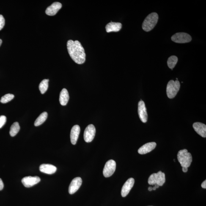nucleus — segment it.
Returning a JSON list of instances; mask_svg holds the SVG:
<instances>
[{
	"instance_id": "4",
	"label": "nucleus",
	"mask_w": 206,
	"mask_h": 206,
	"mask_svg": "<svg viewBox=\"0 0 206 206\" xmlns=\"http://www.w3.org/2000/svg\"><path fill=\"white\" fill-rule=\"evenodd\" d=\"M180 84L178 80H170L168 83L166 87V93L168 98H174L180 90Z\"/></svg>"
},
{
	"instance_id": "25",
	"label": "nucleus",
	"mask_w": 206,
	"mask_h": 206,
	"mask_svg": "<svg viewBox=\"0 0 206 206\" xmlns=\"http://www.w3.org/2000/svg\"><path fill=\"white\" fill-rule=\"evenodd\" d=\"M7 120V118L6 116L2 115L0 116V129L2 128L5 124Z\"/></svg>"
},
{
	"instance_id": "18",
	"label": "nucleus",
	"mask_w": 206,
	"mask_h": 206,
	"mask_svg": "<svg viewBox=\"0 0 206 206\" xmlns=\"http://www.w3.org/2000/svg\"><path fill=\"white\" fill-rule=\"evenodd\" d=\"M122 28V24L120 23L113 22L108 23L105 26L107 33L119 32Z\"/></svg>"
},
{
	"instance_id": "13",
	"label": "nucleus",
	"mask_w": 206,
	"mask_h": 206,
	"mask_svg": "<svg viewBox=\"0 0 206 206\" xmlns=\"http://www.w3.org/2000/svg\"><path fill=\"white\" fill-rule=\"evenodd\" d=\"M62 7V4L59 2L53 3L51 6L47 8L45 13L49 16L56 15Z\"/></svg>"
},
{
	"instance_id": "27",
	"label": "nucleus",
	"mask_w": 206,
	"mask_h": 206,
	"mask_svg": "<svg viewBox=\"0 0 206 206\" xmlns=\"http://www.w3.org/2000/svg\"><path fill=\"white\" fill-rule=\"evenodd\" d=\"M4 185L2 179L0 178V191H1L4 188Z\"/></svg>"
},
{
	"instance_id": "16",
	"label": "nucleus",
	"mask_w": 206,
	"mask_h": 206,
	"mask_svg": "<svg viewBox=\"0 0 206 206\" xmlns=\"http://www.w3.org/2000/svg\"><path fill=\"white\" fill-rule=\"evenodd\" d=\"M80 132L79 126L75 125L72 127L70 133L71 142L73 145L76 144Z\"/></svg>"
},
{
	"instance_id": "31",
	"label": "nucleus",
	"mask_w": 206,
	"mask_h": 206,
	"mask_svg": "<svg viewBox=\"0 0 206 206\" xmlns=\"http://www.w3.org/2000/svg\"><path fill=\"white\" fill-rule=\"evenodd\" d=\"M155 185V187L156 188H158L160 186L159 185H157V184H155V185Z\"/></svg>"
},
{
	"instance_id": "5",
	"label": "nucleus",
	"mask_w": 206,
	"mask_h": 206,
	"mask_svg": "<svg viewBox=\"0 0 206 206\" xmlns=\"http://www.w3.org/2000/svg\"><path fill=\"white\" fill-rule=\"evenodd\" d=\"M165 182V175L161 171L157 173H153L149 177L148 180L149 185H154L157 184L159 186H162Z\"/></svg>"
},
{
	"instance_id": "17",
	"label": "nucleus",
	"mask_w": 206,
	"mask_h": 206,
	"mask_svg": "<svg viewBox=\"0 0 206 206\" xmlns=\"http://www.w3.org/2000/svg\"><path fill=\"white\" fill-rule=\"evenodd\" d=\"M57 168L56 166L51 164H43L39 167L40 171L45 173L51 174L56 173Z\"/></svg>"
},
{
	"instance_id": "29",
	"label": "nucleus",
	"mask_w": 206,
	"mask_h": 206,
	"mask_svg": "<svg viewBox=\"0 0 206 206\" xmlns=\"http://www.w3.org/2000/svg\"><path fill=\"white\" fill-rule=\"evenodd\" d=\"M182 171H183V172H185V173H186L188 171V168L182 167Z\"/></svg>"
},
{
	"instance_id": "14",
	"label": "nucleus",
	"mask_w": 206,
	"mask_h": 206,
	"mask_svg": "<svg viewBox=\"0 0 206 206\" xmlns=\"http://www.w3.org/2000/svg\"><path fill=\"white\" fill-rule=\"evenodd\" d=\"M156 146V143L155 142L147 143L140 148L138 150V153L142 155L148 153L154 149Z\"/></svg>"
},
{
	"instance_id": "20",
	"label": "nucleus",
	"mask_w": 206,
	"mask_h": 206,
	"mask_svg": "<svg viewBox=\"0 0 206 206\" xmlns=\"http://www.w3.org/2000/svg\"><path fill=\"white\" fill-rule=\"evenodd\" d=\"M48 116V113L45 111L42 113L35 120L34 123V126H38L41 125L46 120Z\"/></svg>"
},
{
	"instance_id": "3",
	"label": "nucleus",
	"mask_w": 206,
	"mask_h": 206,
	"mask_svg": "<svg viewBox=\"0 0 206 206\" xmlns=\"http://www.w3.org/2000/svg\"><path fill=\"white\" fill-rule=\"evenodd\" d=\"M177 159L182 167H189L192 161L191 153L187 149H183L178 152L177 155Z\"/></svg>"
},
{
	"instance_id": "21",
	"label": "nucleus",
	"mask_w": 206,
	"mask_h": 206,
	"mask_svg": "<svg viewBox=\"0 0 206 206\" xmlns=\"http://www.w3.org/2000/svg\"><path fill=\"white\" fill-rule=\"evenodd\" d=\"M20 126L18 122H14L10 127V134L12 137H14L19 131Z\"/></svg>"
},
{
	"instance_id": "23",
	"label": "nucleus",
	"mask_w": 206,
	"mask_h": 206,
	"mask_svg": "<svg viewBox=\"0 0 206 206\" xmlns=\"http://www.w3.org/2000/svg\"><path fill=\"white\" fill-rule=\"evenodd\" d=\"M49 81V79L44 80L39 84V89L42 94H45L48 90Z\"/></svg>"
},
{
	"instance_id": "15",
	"label": "nucleus",
	"mask_w": 206,
	"mask_h": 206,
	"mask_svg": "<svg viewBox=\"0 0 206 206\" xmlns=\"http://www.w3.org/2000/svg\"><path fill=\"white\" fill-rule=\"evenodd\" d=\"M193 127L196 133L203 138L206 137V126L201 122H196L193 124Z\"/></svg>"
},
{
	"instance_id": "1",
	"label": "nucleus",
	"mask_w": 206,
	"mask_h": 206,
	"mask_svg": "<svg viewBox=\"0 0 206 206\" xmlns=\"http://www.w3.org/2000/svg\"><path fill=\"white\" fill-rule=\"evenodd\" d=\"M67 48L70 57L76 63H84L86 61V53L84 48L79 41L68 40Z\"/></svg>"
},
{
	"instance_id": "26",
	"label": "nucleus",
	"mask_w": 206,
	"mask_h": 206,
	"mask_svg": "<svg viewBox=\"0 0 206 206\" xmlns=\"http://www.w3.org/2000/svg\"><path fill=\"white\" fill-rule=\"evenodd\" d=\"M5 24V20L3 16L0 15V30L2 29Z\"/></svg>"
},
{
	"instance_id": "6",
	"label": "nucleus",
	"mask_w": 206,
	"mask_h": 206,
	"mask_svg": "<svg viewBox=\"0 0 206 206\" xmlns=\"http://www.w3.org/2000/svg\"><path fill=\"white\" fill-rule=\"evenodd\" d=\"M171 40L176 43H188L191 41L192 37L189 34L186 33H178L172 36Z\"/></svg>"
},
{
	"instance_id": "33",
	"label": "nucleus",
	"mask_w": 206,
	"mask_h": 206,
	"mask_svg": "<svg viewBox=\"0 0 206 206\" xmlns=\"http://www.w3.org/2000/svg\"><path fill=\"white\" fill-rule=\"evenodd\" d=\"M156 189H157V188H156L155 187V186H154V187H153V190H154V191H155V190Z\"/></svg>"
},
{
	"instance_id": "7",
	"label": "nucleus",
	"mask_w": 206,
	"mask_h": 206,
	"mask_svg": "<svg viewBox=\"0 0 206 206\" xmlns=\"http://www.w3.org/2000/svg\"><path fill=\"white\" fill-rule=\"evenodd\" d=\"M116 167V162L111 160L107 161L103 169V176L105 177H111L114 173Z\"/></svg>"
},
{
	"instance_id": "30",
	"label": "nucleus",
	"mask_w": 206,
	"mask_h": 206,
	"mask_svg": "<svg viewBox=\"0 0 206 206\" xmlns=\"http://www.w3.org/2000/svg\"><path fill=\"white\" fill-rule=\"evenodd\" d=\"M148 190L149 191H152L153 190V188H152V187H149L148 188Z\"/></svg>"
},
{
	"instance_id": "10",
	"label": "nucleus",
	"mask_w": 206,
	"mask_h": 206,
	"mask_svg": "<svg viewBox=\"0 0 206 206\" xmlns=\"http://www.w3.org/2000/svg\"><path fill=\"white\" fill-rule=\"evenodd\" d=\"M41 181L40 177H26L21 180L22 183L26 188H30L36 184L38 183Z\"/></svg>"
},
{
	"instance_id": "2",
	"label": "nucleus",
	"mask_w": 206,
	"mask_h": 206,
	"mask_svg": "<svg viewBox=\"0 0 206 206\" xmlns=\"http://www.w3.org/2000/svg\"><path fill=\"white\" fill-rule=\"evenodd\" d=\"M158 19V16L156 13L149 14L144 20L142 23V28L146 32L151 30L156 25Z\"/></svg>"
},
{
	"instance_id": "28",
	"label": "nucleus",
	"mask_w": 206,
	"mask_h": 206,
	"mask_svg": "<svg viewBox=\"0 0 206 206\" xmlns=\"http://www.w3.org/2000/svg\"><path fill=\"white\" fill-rule=\"evenodd\" d=\"M201 186H202V188L204 189H206V181L205 180L203 182V183L202 184V185H201Z\"/></svg>"
},
{
	"instance_id": "22",
	"label": "nucleus",
	"mask_w": 206,
	"mask_h": 206,
	"mask_svg": "<svg viewBox=\"0 0 206 206\" xmlns=\"http://www.w3.org/2000/svg\"><path fill=\"white\" fill-rule=\"evenodd\" d=\"M177 61H178V58L177 56H173L168 58L167 61V64L169 68L173 70V68L175 67L177 64Z\"/></svg>"
},
{
	"instance_id": "12",
	"label": "nucleus",
	"mask_w": 206,
	"mask_h": 206,
	"mask_svg": "<svg viewBox=\"0 0 206 206\" xmlns=\"http://www.w3.org/2000/svg\"><path fill=\"white\" fill-rule=\"evenodd\" d=\"M134 184V180L130 178L127 180L122 186L121 191V194L122 197H125L128 194Z\"/></svg>"
},
{
	"instance_id": "19",
	"label": "nucleus",
	"mask_w": 206,
	"mask_h": 206,
	"mask_svg": "<svg viewBox=\"0 0 206 206\" xmlns=\"http://www.w3.org/2000/svg\"><path fill=\"white\" fill-rule=\"evenodd\" d=\"M69 100V95L67 89L64 88L61 91L60 94L59 101L60 104L65 106L67 104Z\"/></svg>"
},
{
	"instance_id": "8",
	"label": "nucleus",
	"mask_w": 206,
	"mask_h": 206,
	"mask_svg": "<svg viewBox=\"0 0 206 206\" xmlns=\"http://www.w3.org/2000/svg\"><path fill=\"white\" fill-rule=\"evenodd\" d=\"M96 130L95 126L92 124H91L86 127L84 130V138L86 142H92L95 137Z\"/></svg>"
},
{
	"instance_id": "9",
	"label": "nucleus",
	"mask_w": 206,
	"mask_h": 206,
	"mask_svg": "<svg viewBox=\"0 0 206 206\" xmlns=\"http://www.w3.org/2000/svg\"><path fill=\"white\" fill-rule=\"evenodd\" d=\"M138 112L141 120L143 122H147L148 119L147 109L144 102L142 100L138 103Z\"/></svg>"
},
{
	"instance_id": "24",
	"label": "nucleus",
	"mask_w": 206,
	"mask_h": 206,
	"mask_svg": "<svg viewBox=\"0 0 206 206\" xmlns=\"http://www.w3.org/2000/svg\"><path fill=\"white\" fill-rule=\"evenodd\" d=\"M14 98V95L13 94H8L2 97L1 102L3 103H7L10 101Z\"/></svg>"
},
{
	"instance_id": "11",
	"label": "nucleus",
	"mask_w": 206,
	"mask_h": 206,
	"mask_svg": "<svg viewBox=\"0 0 206 206\" xmlns=\"http://www.w3.org/2000/svg\"><path fill=\"white\" fill-rule=\"evenodd\" d=\"M82 180L80 177H76L73 179L69 187V193L73 194L76 192L81 187Z\"/></svg>"
},
{
	"instance_id": "32",
	"label": "nucleus",
	"mask_w": 206,
	"mask_h": 206,
	"mask_svg": "<svg viewBox=\"0 0 206 206\" xmlns=\"http://www.w3.org/2000/svg\"><path fill=\"white\" fill-rule=\"evenodd\" d=\"M2 43V40L1 39H0V46H1Z\"/></svg>"
}]
</instances>
